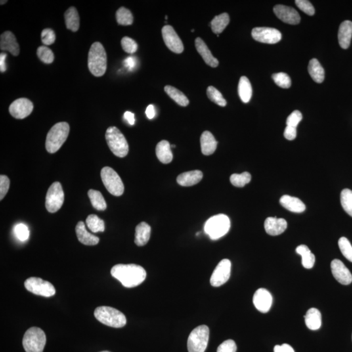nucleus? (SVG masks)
<instances>
[{"mask_svg": "<svg viewBox=\"0 0 352 352\" xmlns=\"http://www.w3.org/2000/svg\"><path fill=\"white\" fill-rule=\"evenodd\" d=\"M41 41L44 45L49 46L56 41V34L53 29L46 28L41 33Z\"/></svg>", "mask_w": 352, "mask_h": 352, "instance_id": "nucleus-47", "label": "nucleus"}, {"mask_svg": "<svg viewBox=\"0 0 352 352\" xmlns=\"http://www.w3.org/2000/svg\"><path fill=\"white\" fill-rule=\"evenodd\" d=\"M10 181L9 178L5 175L0 176V199L3 200L9 190Z\"/></svg>", "mask_w": 352, "mask_h": 352, "instance_id": "nucleus-50", "label": "nucleus"}, {"mask_svg": "<svg viewBox=\"0 0 352 352\" xmlns=\"http://www.w3.org/2000/svg\"><path fill=\"white\" fill-rule=\"evenodd\" d=\"M341 203L344 210L352 217V190L345 188L341 193Z\"/></svg>", "mask_w": 352, "mask_h": 352, "instance_id": "nucleus-40", "label": "nucleus"}, {"mask_svg": "<svg viewBox=\"0 0 352 352\" xmlns=\"http://www.w3.org/2000/svg\"><path fill=\"white\" fill-rule=\"evenodd\" d=\"M274 352H295L293 348L288 344L282 345H276L274 348Z\"/></svg>", "mask_w": 352, "mask_h": 352, "instance_id": "nucleus-54", "label": "nucleus"}, {"mask_svg": "<svg viewBox=\"0 0 352 352\" xmlns=\"http://www.w3.org/2000/svg\"><path fill=\"white\" fill-rule=\"evenodd\" d=\"M230 182L232 185L237 187H244L247 184L250 183L251 181V175L250 173L245 172L242 174H234L230 176Z\"/></svg>", "mask_w": 352, "mask_h": 352, "instance_id": "nucleus-39", "label": "nucleus"}, {"mask_svg": "<svg viewBox=\"0 0 352 352\" xmlns=\"http://www.w3.org/2000/svg\"><path fill=\"white\" fill-rule=\"evenodd\" d=\"M230 22L229 15L226 12H224L219 15L215 16L213 20L211 21V29L215 34H220L223 32L226 27L228 26Z\"/></svg>", "mask_w": 352, "mask_h": 352, "instance_id": "nucleus-35", "label": "nucleus"}, {"mask_svg": "<svg viewBox=\"0 0 352 352\" xmlns=\"http://www.w3.org/2000/svg\"><path fill=\"white\" fill-rule=\"evenodd\" d=\"M124 119L130 125H133L135 124V114H134L133 113L129 112V111L125 112L124 114Z\"/></svg>", "mask_w": 352, "mask_h": 352, "instance_id": "nucleus-55", "label": "nucleus"}, {"mask_svg": "<svg viewBox=\"0 0 352 352\" xmlns=\"http://www.w3.org/2000/svg\"><path fill=\"white\" fill-rule=\"evenodd\" d=\"M0 49L9 52L12 55L17 56L20 53L19 45L14 35L9 31L2 33L0 37Z\"/></svg>", "mask_w": 352, "mask_h": 352, "instance_id": "nucleus-19", "label": "nucleus"}, {"mask_svg": "<svg viewBox=\"0 0 352 352\" xmlns=\"http://www.w3.org/2000/svg\"><path fill=\"white\" fill-rule=\"evenodd\" d=\"M274 13L282 22L286 24L296 25L300 22V16L297 10L292 7L282 5L274 6Z\"/></svg>", "mask_w": 352, "mask_h": 352, "instance_id": "nucleus-17", "label": "nucleus"}, {"mask_svg": "<svg viewBox=\"0 0 352 352\" xmlns=\"http://www.w3.org/2000/svg\"><path fill=\"white\" fill-rule=\"evenodd\" d=\"M47 338L41 329L33 327L25 333L23 337V347L26 352H43Z\"/></svg>", "mask_w": 352, "mask_h": 352, "instance_id": "nucleus-7", "label": "nucleus"}, {"mask_svg": "<svg viewBox=\"0 0 352 352\" xmlns=\"http://www.w3.org/2000/svg\"><path fill=\"white\" fill-rule=\"evenodd\" d=\"M195 47L197 51L202 56L205 64L211 68H217L219 66V61L212 55L206 44L200 37L195 39Z\"/></svg>", "mask_w": 352, "mask_h": 352, "instance_id": "nucleus-21", "label": "nucleus"}, {"mask_svg": "<svg viewBox=\"0 0 352 352\" xmlns=\"http://www.w3.org/2000/svg\"><path fill=\"white\" fill-rule=\"evenodd\" d=\"M33 110L32 102L28 98H20L14 100L9 108L10 115L16 119H24L31 114Z\"/></svg>", "mask_w": 352, "mask_h": 352, "instance_id": "nucleus-15", "label": "nucleus"}, {"mask_svg": "<svg viewBox=\"0 0 352 352\" xmlns=\"http://www.w3.org/2000/svg\"><path fill=\"white\" fill-rule=\"evenodd\" d=\"M88 196L94 208L98 211H104L107 207L103 196L98 190L90 189L88 192Z\"/></svg>", "mask_w": 352, "mask_h": 352, "instance_id": "nucleus-36", "label": "nucleus"}, {"mask_svg": "<svg viewBox=\"0 0 352 352\" xmlns=\"http://www.w3.org/2000/svg\"><path fill=\"white\" fill-rule=\"evenodd\" d=\"M201 150L204 156H210L217 149V142L209 131H204L200 138Z\"/></svg>", "mask_w": 352, "mask_h": 352, "instance_id": "nucleus-26", "label": "nucleus"}, {"mask_svg": "<svg viewBox=\"0 0 352 352\" xmlns=\"http://www.w3.org/2000/svg\"><path fill=\"white\" fill-rule=\"evenodd\" d=\"M288 224L286 220L282 218L268 217L264 223V228L267 234L272 236L282 234L286 230Z\"/></svg>", "mask_w": 352, "mask_h": 352, "instance_id": "nucleus-20", "label": "nucleus"}, {"mask_svg": "<svg viewBox=\"0 0 352 352\" xmlns=\"http://www.w3.org/2000/svg\"><path fill=\"white\" fill-rule=\"evenodd\" d=\"M238 93L241 100L245 103L250 101L253 95L252 86L246 77H241L239 82Z\"/></svg>", "mask_w": 352, "mask_h": 352, "instance_id": "nucleus-31", "label": "nucleus"}, {"mask_svg": "<svg viewBox=\"0 0 352 352\" xmlns=\"http://www.w3.org/2000/svg\"><path fill=\"white\" fill-rule=\"evenodd\" d=\"M302 119V114L299 110L293 111L286 119V126L296 128Z\"/></svg>", "mask_w": 352, "mask_h": 352, "instance_id": "nucleus-49", "label": "nucleus"}, {"mask_svg": "<svg viewBox=\"0 0 352 352\" xmlns=\"http://www.w3.org/2000/svg\"><path fill=\"white\" fill-rule=\"evenodd\" d=\"M295 3L299 9L305 13L308 14V15L313 16L315 13V9H314L313 5H312L309 1H307V0H296Z\"/></svg>", "mask_w": 352, "mask_h": 352, "instance_id": "nucleus-48", "label": "nucleus"}, {"mask_svg": "<svg viewBox=\"0 0 352 352\" xmlns=\"http://www.w3.org/2000/svg\"><path fill=\"white\" fill-rule=\"evenodd\" d=\"M108 352V351H102V352Z\"/></svg>", "mask_w": 352, "mask_h": 352, "instance_id": "nucleus-60", "label": "nucleus"}, {"mask_svg": "<svg viewBox=\"0 0 352 352\" xmlns=\"http://www.w3.org/2000/svg\"><path fill=\"white\" fill-rule=\"evenodd\" d=\"M274 83L282 88H289L292 85L290 77L284 73H278L272 75Z\"/></svg>", "mask_w": 352, "mask_h": 352, "instance_id": "nucleus-44", "label": "nucleus"}, {"mask_svg": "<svg viewBox=\"0 0 352 352\" xmlns=\"http://www.w3.org/2000/svg\"><path fill=\"white\" fill-rule=\"evenodd\" d=\"M102 183L112 195L120 196L124 192V185L117 173L112 168L104 167L100 172Z\"/></svg>", "mask_w": 352, "mask_h": 352, "instance_id": "nucleus-9", "label": "nucleus"}, {"mask_svg": "<svg viewBox=\"0 0 352 352\" xmlns=\"http://www.w3.org/2000/svg\"><path fill=\"white\" fill-rule=\"evenodd\" d=\"M331 268L333 276L339 283L349 285L352 282V274L342 261L333 260L331 263Z\"/></svg>", "mask_w": 352, "mask_h": 352, "instance_id": "nucleus-16", "label": "nucleus"}, {"mask_svg": "<svg viewBox=\"0 0 352 352\" xmlns=\"http://www.w3.org/2000/svg\"><path fill=\"white\" fill-rule=\"evenodd\" d=\"M280 204L287 210L293 213H302L306 209L305 204L296 197L282 196L280 199Z\"/></svg>", "mask_w": 352, "mask_h": 352, "instance_id": "nucleus-24", "label": "nucleus"}, {"mask_svg": "<svg viewBox=\"0 0 352 352\" xmlns=\"http://www.w3.org/2000/svg\"><path fill=\"white\" fill-rule=\"evenodd\" d=\"M339 247L344 257L352 263V246L351 242L345 237L339 239Z\"/></svg>", "mask_w": 352, "mask_h": 352, "instance_id": "nucleus-43", "label": "nucleus"}, {"mask_svg": "<svg viewBox=\"0 0 352 352\" xmlns=\"http://www.w3.org/2000/svg\"><path fill=\"white\" fill-rule=\"evenodd\" d=\"M64 202V192L60 182H54L50 186L46 196V208L50 213H56Z\"/></svg>", "mask_w": 352, "mask_h": 352, "instance_id": "nucleus-10", "label": "nucleus"}, {"mask_svg": "<svg viewBox=\"0 0 352 352\" xmlns=\"http://www.w3.org/2000/svg\"><path fill=\"white\" fill-rule=\"evenodd\" d=\"M165 91L170 97L175 100L176 103L181 106H186L189 103V100L186 97L185 94L171 86H166Z\"/></svg>", "mask_w": 352, "mask_h": 352, "instance_id": "nucleus-34", "label": "nucleus"}, {"mask_svg": "<svg viewBox=\"0 0 352 352\" xmlns=\"http://www.w3.org/2000/svg\"><path fill=\"white\" fill-rule=\"evenodd\" d=\"M70 127L67 122L56 123L50 130L46 139V149L50 154L57 152L66 141Z\"/></svg>", "mask_w": 352, "mask_h": 352, "instance_id": "nucleus-3", "label": "nucleus"}, {"mask_svg": "<svg viewBox=\"0 0 352 352\" xmlns=\"http://www.w3.org/2000/svg\"><path fill=\"white\" fill-rule=\"evenodd\" d=\"M87 225L93 233L104 232L105 229L103 220L99 219L97 215H90L87 219Z\"/></svg>", "mask_w": 352, "mask_h": 352, "instance_id": "nucleus-37", "label": "nucleus"}, {"mask_svg": "<svg viewBox=\"0 0 352 352\" xmlns=\"http://www.w3.org/2000/svg\"><path fill=\"white\" fill-rule=\"evenodd\" d=\"M273 297L269 291L260 288L256 291L253 296V303L258 311L263 313H267L271 309Z\"/></svg>", "mask_w": 352, "mask_h": 352, "instance_id": "nucleus-18", "label": "nucleus"}, {"mask_svg": "<svg viewBox=\"0 0 352 352\" xmlns=\"http://www.w3.org/2000/svg\"><path fill=\"white\" fill-rule=\"evenodd\" d=\"M121 47L128 54H134L138 50V45L135 40L128 37H124L121 39Z\"/></svg>", "mask_w": 352, "mask_h": 352, "instance_id": "nucleus-46", "label": "nucleus"}, {"mask_svg": "<svg viewBox=\"0 0 352 352\" xmlns=\"http://www.w3.org/2000/svg\"><path fill=\"white\" fill-rule=\"evenodd\" d=\"M64 16L67 28L73 32L78 31L80 27V17L76 8L69 7L65 12Z\"/></svg>", "mask_w": 352, "mask_h": 352, "instance_id": "nucleus-30", "label": "nucleus"}, {"mask_svg": "<svg viewBox=\"0 0 352 352\" xmlns=\"http://www.w3.org/2000/svg\"><path fill=\"white\" fill-rule=\"evenodd\" d=\"M37 54L40 60L46 64H50L54 62V54L53 52L45 46L39 47L37 49Z\"/></svg>", "mask_w": 352, "mask_h": 352, "instance_id": "nucleus-42", "label": "nucleus"}, {"mask_svg": "<svg viewBox=\"0 0 352 352\" xmlns=\"http://www.w3.org/2000/svg\"><path fill=\"white\" fill-rule=\"evenodd\" d=\"M284 137L288 140H293L297 137L296 128L286 126L284 132Z\"/></svg>", "mask_w": 352, "mask_h": 352, "instance_id": "nucleus-52", "label": "nucleus"}, {"mask_svg": "<svg viewBox=\"0 0 352 352\" xmlns=\"http://www.w3.org/2000/svg\"><path fill=\"white\" fill-rule=\"evenodd\" d=\"M24 286L29 292L41 296L49 297L56 294V289L53 285L41 278H29L25 281Z\"/></svg>", "mask_w": 352, "mask_h": 352, "instance_id": "nucleus-11", "label": "nucleus"}, {"mask_svg": "<svg viewBox=\"0 0 352 352\" xmlns=\"http://www.w3.org/2000/svg\"><path fill=\"white\" fill-rule=\"evenodd\" d=\"M133 16L131 12L125 7H120L116 12V20L119 24L129 26L133 22Z\"/></svg>", "mask_w": 352, "mask_h": 352, "instance_id": "nucleus-38", "label": "nucleus"}, {"mask_svg": "<svg viewBox=\"0 0 352 352\" xmlns=\"http://www.w3.org/2000/svg\"><path fill=\"white\" fill-rule=\"evenodd\" d=\"M7 1H1V5H3V4L5 3V2H7Z\"/></svg>", "mask_w": 352, "mask_h": 352, "instance_id": "nucleus-58", "label": "nucleus"}, {"mask_svg": "<svg viewBox=\"0 0 352 352\" xmlns=\"http://www.w3.org/2000/svg\"><path fill=\"white\" fill-rule=\"evenodd\" d=\"M105 137L109 148L115 156L121 158L127 156L129 153V144L124 135L117 127H108Z\"/></svg>", "mask_w": 352, "mask_h": 352, "instance_id": "nucleus-5", "label": "nucleus"}, {"mask_svg": "<svg viewBox=\"0 0 352 352\" xmlns=\"http://www.w3.org/2000/svg\"><path fill=\"white\" fill-rule=\"evenodd\" d=\"M157 158L163 164H169L173 159V154L171 150V145L167 140L159 142L156 147Z\"/></svg>", "mask_w": 352, "mask_h": 352, "instance_id": "nucleus-28", "label": "nucleus"}, {"mask_svg": "<svg viewBox=\"0 0 352 352\" xmlns=\"http://www.w3.org/2000/svg\"><path fill=\"white\" fill-rule=\"evenodd\" d=\"M253 38L257 41L266 44H275L282 39V34L278 29L260 27L252 30Z\"/></svg>", "mask_w": 352, "mask_h": 352, "instance_id": "nucleus-13", "label": "nucleus"}, {"mask_svg": "<svg viewBox=\"0 0 352 352\" xmlns=\"http://www.w3.org/2000/svg\"><path fill=\"white\" fill-rule=\"evenodd\" d=\"M7 58V54L1 53L0 54V70L1 73H4L7 69L5 64V59Z\"/></svg>", "mask_w": 352, "mask_h": 352, "instance_id": "nucleus-56", "label": "nucleus"}, {"mask_svg": "<svg viewBox=\"0 0 352 352\" xmlns=\"http://www.w3.org/2000/svg\"><path fill=\"white\" fill-rule=\"evenodd\" d=\"M352 37V22L345 20L339 27L338 39L339 45L343 49H347L351 45Z\"/></svg>", "mask_w": 352, "mask_h": 352, "instance_id": "nucleus-23", "label": "nucleus"}, {"mask_svg": "<svg viewBox=\"0 0 352 352\" xmlns=\"http://www.w3.org/2000/svg\"><path fill=\"white\" fill-rule=\"evenodd\" d=\"M237 346L233 340L229 339L225 341L218 347L217 352H236Z\"/></svg>", "mask_w": 352, "mask_h": 352, "instance_id": "nucleus-51", "label": "nucleus"}, {"mask_svg": "<svg viewBox=\"0 0 352 352\" xmlns=\"http://www.w3.org/2000/svg\"><path fill=\"white\" fill-rule=\"evenodd\" d=\"M203 174L200 171L186 172L177 176V182L183 186H190L196 185L202 179Z\"/></svg>", "mask_w": 352, "mask_h": 352, "instance_id": "nucleus-25", "label": "nucleus"}, {"mask_svg": "<svg viewBox=\"0 0 352 352\" xmlns=\"http://www.w3.org/2000/svg\"><path fill=\"white\" fill-rule=\"evenodd\" d=\"M207 95L211 101L215 102V103L218 104V105L225 106L226 104H227L226 100L225 99V98L223 97L221 92L217 89H216L215 87H212V86H210V87L207 88Z\"/></svg>", "mask_w": 352, "mask_h": 352, "instance_id": "nucleus-41", "label": "nucleus"}, {"mask_svg": "<svg viewBox=\"0 0 352 352\" xmlns=\"http://www.w3.org/2000/svg\"><path fill=\"white\" fill-rule=\"evenodd\" d=\"M150 236V226L145 222H142L136 227L135 240L136 245L139 247L144 246L148 244Z\"/></svg>", "mask_w": 352, "mask_h": 352, "instance_id": "nucleus-27", "label": "nucleus"}, {"mask_svg": "<svg viewBox=\"0 0 352 352\" xmlns=\"http://www.w3.org/2000/svg\"><path fill=\"white\" fill-rule=\"evenodd\" d=\"M14 233L16 238L21 242H25L29 237L28 228L24 224H18L14 228Z\"/></svg>", "mask_w": 352, "mask_h": 352, "instance_id": "nucleus-45", "label": "nucleus"}, {"mask_svg": "<svg viewBox=\"0 0 352 352\" xmlns=\"http://www.w3.org/2000/svg\"><path fill=\"white\" fill-rule=\"evenodd\" d=\"M209 330L202 325L197 327L190 333L187 341L188 352H204L208 344Z\"/></svg>", "mask_w": 352, "mask_h": 352, "instance_id": "nucleus-8", "label": "nucleus"}, {"mask_svg": "<svg viewBox=\"0 0 352 352\" xmlns=\"http://www.w3.org/2000/svg\"><path fill=\"white\" fill-rule=\"evenodd\" d=\"M123 64H124L125 68H127L129 71H132L135 68L136 65H137V61H136L135 57L130 56V57L125 59Z\"/></svg>", "mask_w": 352, "mask_h": 352, "instance_id": "nucleus-53", "label": "nucleus"}, {"mask_svg": "<svg viewBox=\"0 0 352 352\" xmlns=\"http://www.w3.org/2000/svg\"><path fill=\"white\" fill-rule=\"evenodd\" d=\"M111 274L126 288L141 284L146 278V271L136 264H117L111 269Z\"/></svg>", "mask_w": 352, "mask_h": 352, "instance_id": "nucleus-1", "label": "nucleus"}, {"mask_svg": "<svg viewBox=\"0 0 352 352\" xmlns=\"http://www.w3.org/2000/svg\"><path fill=\"white\" fill-rule=\"evenodd\" d=\"M162 35L165 45L169 50L176 54H181L183 52V43L173 27L169 25L163 27Z\"/></svg>", "mask_w": 352, "mask_h": 352, "instance_id": "nucleus-14", "label": "nucleus"}, {"mask_svg": "<svg viewBox=\"0 0 352 352\" xmlns=\"http://www.w3.org/2000/svg\"><path fill=\"white\" fill-rule=\"evenodd\" d=\"M146 114L149 119H153L156 116V110H155L154 106L153 104H150L146 108Z\"/></svg>", "mask_w": 352, "mask_h": 352, "instance_id": "nucleus-57", "label": "nucleus"}, {"mask_svg": "<svg viewBox=\"0 0 352 352\" xmlns=\"http://www.w3.org/2000/svg\"><path fill=\"white\" fill-rule=\"evenodd\" d=\"M309 73L311 78L317 83H322L324 81L325 72L321 64L316 59H312L310 61L309 67Z\"/></svg>", "mask_w": 352, "mask_h": 352, "instance_id": "nucleus-33", "label": "nucleus"}, {"mask_svg": "<svg viewBox=\"0 0 352 352\" xmlns=\"http://www.w3.org/2000/svg\"><path fill=\"white\" fill-rule=\"evenodd\" d=\"M296 253L302 258V264L306 269H311L315 263V256L305 245H301L296 248Z\"/></svg>", "mask_w": 352, "mask_h": 352, "instance_id": "nucleus-32", "label": "nucleus"}, {"mask_svg": "<svg viewBox=\"0 0 352 352\" xmlns=\"http://www.w3.org/2000/svg\"><path fill=\"white\" fill-rule=\"evenodd\" d=\"M94 316L98 321L112 328H123L127 324L124 314L113 307L106 306L97 307L94 312Z\"/></svg>", "mask_w": 352, "mask_h": 352, "instance_id": "nucleus-4", "label": "nucleus"}, {"mask_svg": "<svg viewBox=\"0 0 352 352\" xmlns=\"http://www.w3.org/2000/svg\"><path fill=\"white\" fill-rule=\"evenodd\" d=\"M75 231L81 244L85 245H95L99 242V238L98 237L88 232L85 224L83 221L79 222L75 228Z\"/></svg>", "mask_w": 352, "mask_h": 352, "instance_id": "nucleus-22", "label": "nucleus"}, {"mask_svg": "<svg viewBox=\"0 0 352 352\" xmlns=\"http://www.w3.org/2000/svg\"><path fill=\"white\" fill-rule=\"evenodd\" d=\"M230 221L227 215L219 214L213 216L206 221L204 230L213 240H219L229 231Z\"/></svg>", "mask_w": 352, "mask_h": 352, "instance_id": "nucleus-6", "label": "nucleus"}, {"mask_svg": "<svg viewBox=\"0 0 352 352\" xmlns=\"http://www.w3.org/2000/svg\"><path fill=\"white\" fill-rule=\"evenodd\" d=\"M88 68L93 76L100 77L105 74L107 69V55L105 49L99 42L91 45L88 60Z\"/></svg>", "mask_w": 352, "mask_h": 352, "instance_id": "nucleus-2", "label": "nucleus"}, {"mask_svg": "<svg viewBox=\"0 0 352 352\" xmlns=\"http://www.w3.org/2000/svg\"><path fill=\"white\" fill-rule=\"evenodd\" d=\"M305 318L306 326L311 330H319L322 326V315L319 310L311 308L307 312Z\"/></svg>", "mask_w": 352, "mask_h": 352, "instance_id": "nucleus-29", "label": "nucleus"}, {"mask_svg": "<svg viewBox=\"0 0 352 352\" xmlns=\"http://www.w3.org/2000/svg\"><path fill=\"white\" fill-rule=\"evenodd\" d=\"M175 147H176V146H175V145H172V146H171V148H175Z\"/></svg>", "mask_w": 352, "mask_h": 352, "instance_id": "nucleus-59", "label": "nucleus"}, {"mask_svg": "<svg viewBox=\"0 0 352 352\" xmlns=\"http://www.w3.org/2000/svg\"><path fill=\"white\" fill-rule=\"evenodd\" d=\"M231 266V262L229 260H222L211 274L210 278L211 286L219 287L225 284L230 277Z\"/></svg>", "mask_w": 352, "mask_h": 352, "instance_id": "nucleus-12", "label": "nucleus"}]
</instances>
